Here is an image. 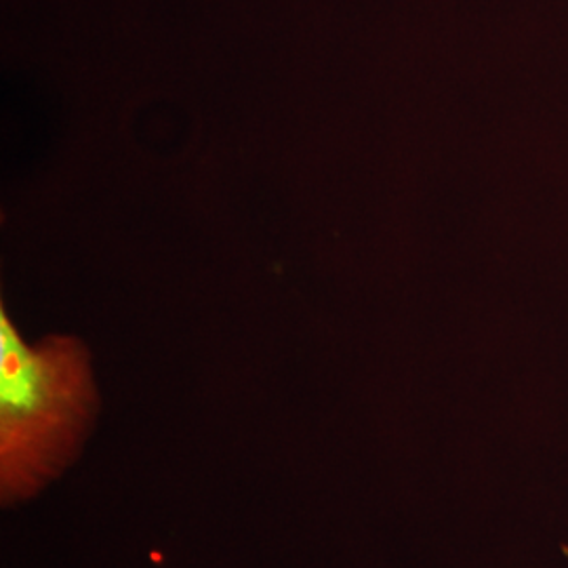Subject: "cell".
I'll return each mask as SVG.
<instances>
[{"mask_svg":"<svg viewBox=\"0 0 568 568\" xmlns=\"http://www.w3.org/2000/svg\"><path fill=\"white\" fill-rule=\"evenodd\" d=\"M102 410L93 352L81 337L21 335L0 307V504L23 508L77 466Z\"/></svg>","mask_w":568,"mask_h":568,"instance_id":"obj_1","label":"cell"}]
</instances>
